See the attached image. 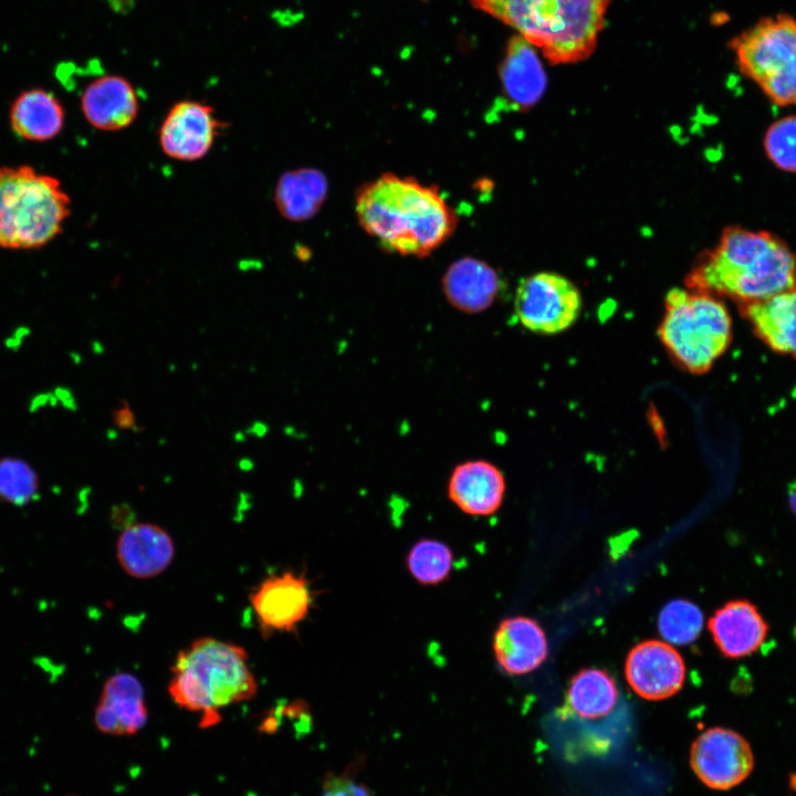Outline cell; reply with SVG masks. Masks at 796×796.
<instances>
[{
    "label": "cell",
    "mask_w": 796,
    "mask_h": 796,
    "mask_svg": "<svg viewBox=\"0 0 796 796\" xmlns=\"http://www.w3.org/2000/svg\"><path fill=\"white\" fill-rule=\"evenodd\" d=\"M359 226L381 248L402 256L425 258L455 231L458 216L437 186L386 172L356 192Z\"/></svg>",
    "instance_id": "obj_1"
},
{
    "label": "cell",
    "mask_w": 796,
    "mask_h": 796,
    "mask_svg": "<svg viewBox=\"0 0 796 796\" xmlns=\"http://www.w3.org/2000/svg\"><path fill=\"white\" fill-rule=\"evenodd\" d=\"M796 284V255L773 234L732 227L692 270L688 287L740 304Z\"/></svg>",
    "instance_id": "obj_2"
},
{
    "label": "cell",
    "mask_w": 796,
    "mask_h": 796,
    "mask_svg": "<svg viewBox=\"0 0 796 796\" xmlns=\"http://www.w3.org/2000/svg\"><path fill=\"white\" fill-rule=\"evenodd\" d=\"M513 28L551 64L577 63L595 51L611 0H470Z\"/></svg>",
    "instance_id": "obj_3"
},
{
    "label": "cell",
    "mask_w": 796,
    "mask_h": 796,
    "mask_svg": "<svg viewBox=\"0 0 796 796\" xmlns=\"http://www.w3.org/2000/svg\"><path fill=\"white\" fill-rule=\"evenodd\" d=\"M241 646L199 638L180 650L168 692L177 705L202 714L201 725L219 721L220 709L253 698L258 683Z\"/></svg>",
    "instance_id": "obj_4"
},
{
    "label": "cell",
    "mask_w": 796,
    "mask_h": 796,
    "mask_svg": "<svg viewBox=\"0 0 796 796\" xmlns=\"http://www.w3.org/2000/svg\"><path fill=\"white\" fill-rule=\"evenodd\" d=\"M70 214L71 199L57 178L29 165L0 167V248H42Z\"/></svg>",
    "instance_id": "obj_5"
},
{
    "label": "cell",
    "mask_w": 796,
    "mask_h": 796,
    "mask_svg": "<svg viewBox=\"0 0 796 796\" xmlns=\"http://www.w3.org/2000/svg\"><path fill=\"white\" fill-rule=\"evenodd\" d=\"M658 335L683 369L704 374L731 344V315L715 295L673 289L666 296Z\"/></svg>",
    "instance_id": "obj_6"
},
{
    "label": "cell",
    "mask_w": 796,
    "mask_h": 796,
    "mask_svg": "<svg viewBox=\"0 0 796 796\" xmlns=\"http://www.w3.org/2000/svg\"><path fill=\"white\" fill-rule=\"evenodd\" d=\"M729 46L740 71L781 106L796 105V19L777 14L758 20Z\"/></svg>",
    "instance_id": "obj_7"
},
{
    "label": "cell",
    "mask_w": 796,
    "mask_h": 796,
    "mask_svg": "<svg viewBox=\"0 0 796 796\" xmlns=\"http://www.w3.org/2000/svg\"><path fill=\"white\" fill-rule=\"evenodd\" d=\"M583 307L578 287L553 272H537L517 285L514 312L523 327L541 335H554L573 326Z\"/></svg>",
    "instance_id": "obj_8"
},
{
    "label": "cell",
    "mask_w": 796,
    "mask_h": 796,
    "mask_svg": "<svg viewBox=\"0 0 796 796\" xmlns=\"http://www.w3.org/2000/svg\"><path fill=\"white\" fill-rule=\"evenodd\" d=\"M690 764L710 788L726 790L745 781L754 767L750 743L737 732L711 727L692 743Z\"/></svg>",
    "instance_id": "obj_9"
},
{
    "label": "cell",
    "mask_w": 796,
    "mask_h": 796,
    "mask_svg": "<svg viewBox=\"0 0 796 796\" xmlns=\"http://www.w3.org/2000/svg\"><path fill=\"white\" fill-rule=\"evenodd\" d=\"M264 637L291 632L303 621L313 604V590L304 574L293 570L272 575L249 595Z\"/></svg>",
    "instance_id": "obj_10"
},
{
    "label": "cell",
    "mask_w": 796,
    "mask_h": 796,
    "mask_svg": "<svg viewBox=\"0 0 796 796\" xmlns=\"http://www.w3.org/2000/svg\"><path fill=\"white\" fill-rule=\"evenodd\" d=\"M227 126L212 106L184 100L174 104L165 116L159 128V145L169 158L199 160L211 150Z\"/></svg>",
    "instance_id": "obj_11"
},
{
    "label": "cell",
    "mask_w": 796,
    "mask_h": 796,
    "mask_svg": "<svg viewBox=\"0 0 796 796\" xmlns=\"http://www.w3.org/2000/svg\"><path fill=\"white\" fill-rule=\"evenodd\" d=\"M625 675L639 696L663 700L681 690L685 664L681 654L667 642L645 640L629 651Z\"/></svg>",
    "instance_id": "obj_12"
},
{
    "label": "cell",
    "mask_w": 796,
    "mask_h": 796,
    "mask_svg": "<svg viewBox=\"0 0 796 796\" xmlns=\"http://www.w3.org/2000/svg\"><path fill=\"white\" fill-rule=\"evenodd\" d=\"M147 719L140 681L128 672H119L108 678L94 714L98 731L109 735H133L142 730Z\"/></svg>",
    "instance_id": "obj_13"
},
{
    "label": "cell",
    "mask_w": 796,
    "mask_h": 796,
    "mask_svg": "<svg viewBox=\"0 0 796 796\" xmlns=\"http://www.w3.org/2000/svg\"><path fill=\"white\" fill-rule=\"evenodd\" d=\"M86 122L104 132L121 130L134 123L139 103L132 83L119 75H104L88 83L81 95Z\"/></svg>",
    "instance_id": "obj_14"
},
{
    "label": "cell",
    "mask_w": 796,
    "mask_h": 796,
    "mask_svg": "<svg viewBox=\"0 0 796 796\" xmlns=\"http://www.w3.org/2000/svg\"><path fill=\"white\" fill-rule=\"evenodd\" d=\"M502 471L485 460L459 463L448 481V496L462 512L485 516L499 510L505 493Z\"/></svg>",
    "instance_id": "obj_15"
},
{
    "label": "cell",
    "mask_w": 796,
    "mask_h": 796,
    "mask_svg": "<svg viewBox=\"0 0 796 796\" xmlns=\"http://www.w3.org/2000/svg\"><path fill=\"white\" fill-rule=\"evenodd\" d=\"M499 74L503 97L516 111L537 104L547 86L536 49L519 34L507 42Z\"/></svg>",
    "instance_id": "obj_16"
},
{
    "label": "cell",
    "mask_w": 796,
    "mask_h": 796,
    "mask_svg": "<svg viewBox=\"0 0 796 796\" xmlns=\"http://www.w3.org/2000/svg\"><path fill=\"white\" fill-rule=\"evenodd\" d=\"M119 565L132 577L150 578L172 562L175 545L170 535L153 523L128 524L116 542Z\"/></svg>",
    "instance_id": "obj_17"
},
{
    "label": "cell",
    "mask_w": 796,
    "mask_h": 796,
    "mask_svg": "<svg viewBox=\"0 0 796 796\" xmlns=\"http://www.w3.org/2000/svg\"><path fill=\"white\" fill-rule=\"evenodd\" d=\"M493 651L503 671L521 675L536 670L546 660L548 645L536 620L515 616L499 625L493 637Z\"/></svg>",
    "instance_id": "obj_18"
},
{
    "label": "cell",
    "mask_w": 796,
    "mask_h": 796,
    "mask_svg": "<svg viewBox=\"0 0 796 796\" xmlns=\"http://www.w3.org/2000/svg\"><path fill=\"white\" fill-rule=\"evenodd\" d=\"M718 649L727 658H744L764 642L768 626L755 605L731 600L716 609L708 624Z\"/></svg>",
    "instance_id": "obj_19"
},
{
    "label": "cell",
    "mask_w": 796,
    "mask_h": 796,
    "mask_svg": "<svg viewBox=\"0 0 796 796\" xmlns=\"http://www.w3.org/2000/svg\"><path fill=\"white\" fill-rule=\"evenodd\" d=\"M740 312L765 345L796 359V284L768 297L740 304Z\"/></svg>",
    "instance_id": "obj_20"
},
{
    "label": "cell",
    "mask_w": 796,
    "mask_h": 796,
    "mask_svg": "<svg viewBox=\"0 0 796 796\" xmlns=\"http://www.w3.org/2000/svg\"><path fill=\"white\" fill-rule=\"evenodd\" d=\"M442 292L455 310L476 314L488 310L495 301L501 280L486 262L463 256L452 262L442 276Z\"/></svg>",
    "instance_id": "obj_21"
},
{
    "label": "cell",
    "mask_w": 796,
    "mask_h": 796,
    "mask_svg": "<svg viewBox=\"0 0 796 796\" xmlns=\"http://www.w3.org/2000/svg\"><path fill=\"white\" fill-rule=\"evenodd\" d=\"M10 126L20 138L29 142H48L61 134L65 111L60 100L43 88L21 92L11 103Z\"/></svg>",
    "instance_id": "obj_22"
},
{
    "label": "cell",
    "mask_w": 796,
    "mask_h": 796,
    "mask_svg": "<svg viewBox=\"0 0 796 796\" xmlns=\"http://www.w3.org/2000/svg\"><path fill=\"white\" fill-rule=\"evenodd\" d=\"M328 195L326 176L316 168L287 170L277 179L274 205L280 214L293 222L312 219Z\"/></svg>",
    "instance_id": "obj_23"
},
{
    "label": "cell",
    "mask_w": 796,
    "mask_h": 796,
    "mask_svg": "<svg viewBox=\"0 0 796 796\" xmlns=\"http://www.w3.org/2000/svg\"><path fill=\"white\" fill-rule=\"evenodd\" d=\"M619 698L614 678L601 669L588 668L577 672L567 689V703L573 712L584 719L608 715Z\"/></svg>",
    "instance_id": "obj_24"
},
{
    "label": "cell",
    "mask_w": 796,
    "mask_h": 796,
    "mask_svg": "<svg viewBox=\"0 0 796 796\" xmlns=\"http://www.w3.org/2000/svg\"><path fill=\"white\" fill-rule=\"evenodd\" d=\"M453 555L448 545L437 540H420L408 553L407 567L422 585H437L448 578Z\"/></svg>",
    "instance_id": "obj_25"
},
{
    "label": "cell",
    "mask_w": 796,
    "mask_h": 796,
    "mask_svg": "<svg viewBox=\"0 0 796 796\" xmlns=\"http://www.w3.org/2000/svg\"><path fill=\"white\" fill-rule=\"evenodd\" d=\"M703 614L692 601L673 599L667 603L658 616L660 635L679 646L692 643L701 633Z\"/></svg>",
    "instance_id": "obj_26"
},
{
    "label": "cell",
    "mask_w": 796,
    "mask_h": 796,
    "mask_svg": "<svg viewBox=\"0 0 796 796\" xmlns=\"http://www.w3.org/2000/svg\"><path fill=\"white\" fill-rule=\"evenodd\" d=\"M38 492V478L34 470L18 459L0 460V499L24 504Z\"/></svg>",
    "instance_id": "obj_27"
},
{
    "label": "cell",
    "mask_w": 796,
    "mask_h": 796,
    "mask_svg": "<svg viewBox=\"0 0 796 796\" xmlns=\"http://www.w3.org/2000/svg\"><path fill=\"white\" fill-rule=\"evenodd\" d=\"M764 147L778 168L796 171V116H787L772 124L765 135Z\"/></svg>",
    "instance_id": "obj_28"
},
{
    "label": "cell",
    "mask_w": 796,
    "mask_h": 796,
    "mask_svg": "<svg viewBox=\"0 0 796 796\" xmlns=\"http://www.w3.org/2000/svg\"><path fill=\"white\" fill-rule=\"evenodd\" d=\"M322 796H371V792L364 784L345 775H328L324 782Z\"/></svg>",
    "instance_id": "obj_29"
},
{
    "label": "cell",
    "mask_w": 796,
    "mask_h": 796,
    "mask_svg": "<svg viewBox=\"0 0 796 796\" xmlns=\"http://www.w3.org/2000/svg\"><path fill=\"white\" fill-rule=\"evenodd\" d=\"M122 402L123 406L113 413L114 423L119 429H136L137 423L133 410L126 401Z\"/></svg>",
    "instance_id": "obj_30"
},
{
    "label": "cell",
    "mask_w": 796,
    "mask_h": 796,
    "mask_svg": "<svg viewBox=\"0 0 796 796\" xmlns=\"http://www.w3.org/2000/svg\"><path fill=\"white\" fill-rule=\"evenodd\" d=\"M788 501L790 509L796 514V480L789 485Z\"/></svg>",
    "instance_id": "obj_31"
},
{
    "label": "cell",
    "mask_w": 796,
    "mask_h": 796,
    "mask_svg": "<svg viewBox=\"0 0 796 796\" xmlns=\"http://www.w3.org/2000/svg\"><path fill=\"white\" fill-rule=\"evenodd\" d=\"M248 431L256 437H262L266 433V426L262 422H254Z\"/></svg>",
    "instance_id": "obj_32"
},
{
    "label": "cell",
    "mask_w": 796,
    "mask_h": 796,
    "mask_svg": "<svg viewBox=\"0 0 796 796\" xmlns=\"http://www.w3.org/2000/svg\"><path fill=\"white\" fill-rule=\"evenodd\" d=\"M238 465H239L240 470H242V471H250L254 468L253 461L251 459H247V458L239 460Z\"/></svg>",
    "instance_id": "obj_33"
}]
</instances>
